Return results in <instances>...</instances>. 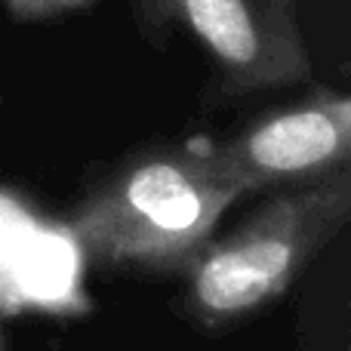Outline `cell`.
<instances>
[{"instance_id":"2","label":"cell","mask_w":351,"mask_h":351,"mask_svg":"<svg viewBox=\"0 0 351 351\" xmlns=\"http://www.w3.org/2000/svg\"><path fill=\"white\" fill-rule=\"evenodd\" d=\"M348 167L290 185L213 247L191 256V299L206 317H237L278 299L348 222Z\"/></svg>"},{"instance_id":"1","label":"cell","mask_w":351,"mask_h":351,"mask_svg":"<svg viewBox=\"0 0 351 351\" xmlns=\"http://www.w3.org/2000/svg\"><path fill=\"white\" fill-rule=\"evenodd\" d=\"M247 191L219 148L154 152L133 160L80 204L74 234L105 262H182Z\"/></svg>"},{"instance_id":"5","label":"cell","mask_w":351,"mask_h":351,"mask_svg":"<svg viewBox=\"0 0 351 351\" xmlns=\"http://www.w3.org/2000/svg\"><path fill=\"white\" fill-rule=\"evenodd\" d=\"M10 6L12 16L19 19H49V16H62L86 6L90 0H3Z\"/></svg>"},{"instance_id":"4","label":"cell","mask_w":351,"mask_h":351,"mask_svg":"<svg viewBox=\"0 0 351 351\" xmlns=\"http://www.w3.org/2000/svg\"><path fill=\"white\" fill-rule=\"evenodd\" d=\"M351 105L342 96H321L274 114L219 148L247 191L265 185H302L348 167Z\"/></svg>"},{"instance_id":"3","label":"cell","mask_w":351,"mask_h":351,"mask_svg":"<svg viewBox=\"0 0 351 351\" xmlns=\"http://www.w3.org/2000/svg\"><path fill=\"white\" fill-rule=\"evenodd\" d=\"M152 25L182 28L206 49L225 90H268L311 74L293 16L274 0H139Z\"/></svg>"}]
</instances>
